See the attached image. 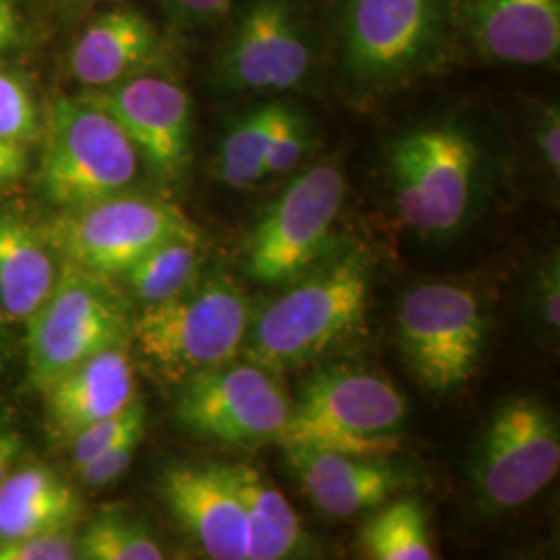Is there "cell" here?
Returning <instances> with one entry per match:
<instances>
[{
  "instance_id": "28",
  "label": "cell",
  "mask_w": 560,
  "mask_h": 560,
  "mask_svg": "<svg viewBox=\"0 0 560 560\" xmlns=\"http://www.w3.org/2000/svg\"><path fill=\"white\" fill-rule=\"evenodd\" d=\"M143 428H145V409L140 400L136 399L117 416L96 421L90 428L81 430L80 434L69 442L75 471L85 463L96 459L104 451L119 444L120 441L133 434H143Z\"/></svg>"
},
{
  "instance_id": "33",
  "label": "cell",
  "mask_w": 560,
  "mask_h": 560,
  "mask_svg": "<svg viewBox=\"0 0 560 560\" xmlns=\"http://www.w3.org/2000/svg\"><path fill=\"white\" fill-rule=\"evenodd\" d=\"M141 439H143V434H133V436L120 441L119 444H115L113 448L104 451L96 459L85 463L81 469H78L81 483L85 488L98 490V488H106L108 483L119 480L136 457Z\"/></svg>"
},
{
  "instance_id": "11",
  "label": "cell",
  "mask_w": 560,
  "mask_h": 560,
  "mask_svg": "<svg viewBox=\"0 0 560 560\" xmlns=\"http://www.w3.org/2000/svg\"><path fill=\"white\" fill-rule=\"evenodd\" d=\"M108 280L60 264L52 293L27 322V376L36 388L125 339V305Z\"/></svg>"
},
{
  "instance_id": "20",
  "label": "cell",
  "mask_w": 560,
  "mask_h": 560,
  "mask_svg": "<svg viewBox=\"0 0 560 560\" xmlns=\"http://www.w3.org/2000/svg\"><path fill=\"white\" fill-rule=\"evenodd\" d=\"M80 515L75 488L42 463L15 465L0 483V544L73 527Z\"/></svg>"
},
{
  "instance_id": "36",
  "label": "cell",
  "mask_w": 560,
  "mask_h": 560,
  "mask_svg": "<svg viewBox=\"0 0 560 560\" xmlns=\"http://www.w3.org/2000/svg\"><path fill=\"white\" fill-rule=\"evenodd\" d=\"M27 171V141L0 138V189Z\"/></svg>"
},
{
  "instance_id": "7",
  "label": "cell",
  "mask_w": 560,
  "mask_h": 560,
  "mask_svg": "<svg viewBox=\"0 0 560 560\" xmlns=\"http://www.w3.org/2000/svg\"><path fill=\"white\" fill-rule=\"evenodd\" d=\"M38 187L59 210L131 191L140 177L136 145L117 120L85 98H57L48 108Z\"/></svg>"
},
{
  "instance_id": "35",
  "label": "cell",
  "mask_w": 560,
  "mask_h": 560,
  "mask_svg": "<svg viewBox=\"0 0 560 560\" xmlns=\"http://www.w3.org/2000/svg\"><path fill=\"white\" fill-rule=\"evenodd\" d=\"M532 301L538 310V316L550 332L560 328V264L559 254L541 261L532 284Z\"/></svg>"
},
{
  "instance_id": "26",
  "label": "cell",
  "mask_w": 560,
  "mask_h": 560,
  "mask_svg": "<svg viewBox=\"0 0 560 560\" xmlns=\"http://www.w3.org/2000/svg\"><path fill=\"white\" fill-rule=\"evenodd\" d=\"M80 559L85 560H161L164 550L140 520L120 509L102 511L78 536Z\"/></svg>"
},
{
  "instance_id": "31",
  "label": "cell",
  "mask_w": 560,
  "mask_h": 560,
  "mask_svg": "<svg viewBox=\"0 0 560 560\" xmlns=\"http://www.w3.org/2000/svg\"><path fill=\"white\" fill-rule=\"evenodd\" d=\"M80 559L78 534L73 527H60L0 544V560H75Z\"/></svg>"
},
{
  "instance_id": "4",
  "label": "cell",
  "mask_w": 560,
  "mask_h": 560,
  "mask_svg": "<svg viewBox=\"0 0 560 560\" xmlns=\"http://www.w3.org/2000/svg\"><path fill=\"white\" fill-rule=\"evenodd\" d=\"M370 289L372 268L363 252L349 249L322 261L254 312L241 355L270 372L320 360L358 332Z\"/></svg>"
},
{
  "instance_id": "23",
  "label": "cell",
  "mask_w": 560,
  "mask_h": 560,
  "mask_svg": "<svg viewBox=\"0 0 560 560\" xmlns=\"http://www.w3.org/2000/svg\"><path fill=\"white\" fill-rule=\"evenodd\" d=\"M287 98H264L226 125L212 162V171L222 185L254 189L264 183V159Z\"/></svg>"
},
{
  "instance_id": "8",
  "label": "cell",
  "mask_w": 560,
  "mask_h": 560,
  "mask_svg": "<svg viewBox=\"0 0 560 560\" xmlns=\"http://www.w3.org/2000/svg\"><path fill=\"white\" fill-rule=\"evenodd\" d=\"M42 233L62 261L104 279L122 277L164 241L203 240L179 206L136 191L60 210Z\"/></svg>"
},
{
  "instance_id": "1",
  "label": "cell",
  "mask_w": 560,
  "mask_h": 560,
  "mask_svg": "<svg viewBox=\"0 0 560 560\" xmlns=\"http://www.w3.org/2000/svg\"><path fill=\"white\" fill-rule=\"evenodd\" d=\"M453 0H326L328 78L355 101L402 90L457 57Z\"/></svg>"
},
{
  "instance_id": "37",
  "label": "cell",
  "mask_w": 560,
  "mask_h": 560,
  "mask_svg": "<svg viewBox=\"0 0 560 560\" xmlns=\"http://www.w3.org/2000/svg\"><path fill=\"white\" fill-rule=\"evenodd\" d=\"M23 453V436L13 421L0 418V483L7 474L20 463Z\"/></svg>"
},
{
  "instance_id": "25",
  "label": "cell",
  "mask_w": 560,
  "mask_h": 560,
  "mask_svg": "<svg viewBox=\"0 0 560 560\" xmlns=\"http://www.w3.org/2000/svg\"><path fill=\"white\" fill-rule=\"evenodd\" d=\"M201 241H164L136 261L122 277L143 303H159L180 293L200 277Z\"/></svg>"
},
{
  "instance_id": "39",
  "label": "cell",
  "mask_w": 560,
  "mask_h": 560,
  "mask_svg": "<svg viewBox=\"0 0 560 560\" xmlns=\"http://www.w3.org/2000/svg\"><path fill=\"white\" fill-rule=\"evenodd\" d=\"M62 4H67V7H78V9H83V7H92V4H98L102 0H60Z\"/></svg>"
},
{
  "instance_id": "27",
  "label": "cell",
  "mask_w": 560,
  "mask_h": 560,
  "mask_svg": "<svg viewBox=\"0 0 560 560\" xmlns=\"http://www.w3.org/2000/svg\"><path fill=\"white\" fill-rule=\"evenodd\" d=\"M316 145V131L310 115L298 102L287 98L277 131L264 159V180L291 177L303 168Z\"/></svg>"
},
{
  "instance_id": "9",
  "label": "cell",
  "mask_w": 560,
  "mask_h": 560,
  "mask_svg": "<svg viewBox=\"0 0 560 560\" xmlns=\"http://www.w3.org/2000/svg\"><path fill=\"white\" fill-rule=\"evenodd\" d=\"M345 194L347 179L339 162H316L293 173L247 235L245 275L277 287L314 268L339 221Z\"/></svg>"
},
{
  "instance_id": "3",
  "label": "cell",
  "mask_w": 560,
  "mask_h": 560,
  "mask_svg": "<svg viewBox=\"0 0 560 560\" xmlns=\"http://www.w3.org/2000/svg\"><path fill=\"white\" fill-rule=\"evenodd\" d=\"M382 164L400 221L434 237L465 224L486 177L483 145L459 113L400 129L386 141Z\"/></svg>"
},
{
  "instance_id": "15",
  "label": "cell",
  "mask_w": 560,
  "mask_h": 560,
  "mask_svg": "<svg viewBox=\"0 0 560 560\" xmlns=\"http://www.w3.org/2000/svg\"><path fill=\"white\" fill-rule=\"evenodd\" d=\"M457 57L540 69L560 59V0H453Z\"/></svg>"
},
{
  "instance_id": "24",
  "label": "cell",
  "mask_w": 560,
  "mask_h": 560,
  "mask_svg": "<svg viewBox=\"0 0 560 560\" xmlns=\"http://www.w3.org/2000/svg\"><path fill=\"white\" fill-rule=\"evenodd\" d=\"M361 527V548L374 560H430L434 548L430 541L423 506L413 497L384 502Z\"/></svg>"
},
{
  "instance_id": "29",
  "label": "cell",
  "mask_w": 560,
  "mask_h": 560,
  "mask_svg": "<svg viewBox=\"0 0 560 560\" xmlns=\"http://www.w3.org/2000/svg\"><path fill=\"white\" fill-rule=\"evenodd\" d=\"M38 133L40 119L32 92L18 75L0 71V138L30 141Z\"/></svg>"
},
{
  "instance_id": "21",
  "label": "cell",
  "mask_w": 560,
  "mask_h": 560,
  "mask_svg": "<svg viewBox=\"0 0 560 560\" xmlns=\"http://www.w3.org/2000/svg\"><path fill=\"white\" fill-rule=\"evenodd\" d=\"M59 277L42 229L0 214V305L7 322L27 324L48 300Z\"/></svg>"
},
{
  "instance_id": "13",
  "label": "cell",
  "mask_w": 560,
  "mask_h": 560,
  "mask_svg": "<svg viewBox=\"0 0 560 560\" xmlns=\"http://www.w3.org/2000/svg\"><path fill=\"white\" fill-rule=\"evenodd\" d=\"M175 413L200 439L252 451L279 442L291 400L275 372L235 360L185 382Z\"/></svg>"
},
{
  "instance_id": "12",
  "label": "cell",
  "mask_w": 560,
  "mask_h": 560,
  "mask_svg": "<svg viewBox=\"0 0 560 560\" xmlns=\"http://www.w3.org/2000/svg\"><path fill=\"white\" fill-rule=\"evenodd\" d=\"M488 320L474 289L425 282L407 291L397 312L402 358L432 393H453L478 368Z\"/></svg>"
},
{
  "instance_id": "16",
  "label": "cell",
  "mask_w": 560,
  "mask_h": 560,
  "mask_svg": "<svg viewBox=\"0 0 560 560\" xmlns=\"http://www.w3.org/2000/svg\"><path fill=\"white\" fill-rule=\"evenodd\" d=\"M162 499L208 559L247 560V523L226 463H183L164 471Z\"/></svg>"
},
{
  "instance_id": "10",
  "label": "cell",
  "mask_w": 560,
  "mask_h": 560,
  "mask_svg": "<svg viewBox=\"0 0 560 560\" xmlns=\"http://www.w3.org/2000/svg\"><path fill=\"white\" fill-rule=\"evenodd\" d=\"M557 413L536 397H513L488 418L471 460L476 499L488 513H504L536 499L557 478Z\"/></svg>"
},
{
  "instance_id": "22",
  "label": "cell",
  "mask_w": 560,
  "mask_h": 560,
  "mask_svg": "<svg viewBox=\"0 0 560 560\" xmlns=\"http://www.w3.org/2000/svg\"><path fill=\"white\" fill-rule=\"evenodd\" d=\"M240 494L247 523V560H284L301 557L305 532L300 515L277 486L245 463H226Z\"/></svg>"
},
{
  "instance_id": "5",
  "label": "cell",
  "mask_w": 560,
  "mask_h": 560,
  "mask_svg": "<svg viewBox=\"0 0 560 560\" xmlns=\"http://www.w3.org/2000/svg\"><path fill=\"white\" fill-rule=\"evenodd\" d=\"M254 318L249 295L224 272L143 305L131 326L140 360L164 382L185 384L237 360Z\"/></svg>"
},
{
  "instance_id": "14",
  "label": "cell",
  "mask_w": 560,
  "mask_h": 560,
  "mask_svg": "<svg viewBox=\"0 0 560 560\" xmlns=\"http://www.w3.org/2000/svg\"><path fill=\"white\" fill-rule=\"evenodd\" d=\"M81 98L117 120L156 179L168 185L187 179L194 159V102L171 73H143L83 90Z\"/></svg>"
},
{
  "instance_id": "2",
  "label": "cell",
  "mask_w": 560,
  "mask_h": 560,
  "mask_svg": "<svg viewBox=\"0 0 560 560\" xmlns=\"http://www.w3.org/2000/svg\"><path fill=\"white\" fill-rule=\"evenodd\" d=\"M208 85L233 98H280L328 78L326 0H233Z\"/></svg>"
},
{
  "instance_id": "18",
  "label": "cell",
  "mask_w": 560,
  "mask_h": 560,
  "mask_svg": "<svg viewBox=\"0 0 560 560\" xmlns=\"http://www.w3.org/2000/svg\"><path fill=\"white\" fill-rule=\"evenodd\" d=\"M289 467L310 502L332 520L374 511L407 486L409 476L386 457H358L318 448H284Z\"/></svg>"
},
{
  "instance_id": "34",
  "label": "cell",
  "mask_w": 560,
  "mask_h": 560,
  "mask_svg": "<svg viewBox=\"0 0 560 560\" xmlns=\"http://www.w3.org/2000/svg\"><path fill=\"white\" fill-rule=\"evenodd\" d=\"M34 34L23 0H0V62L23 55L32 46Z\"/></svg>"
},
{
  "instance_id": "32",
  "label": "cell",
  "mask_w": 560,
  "mask_h": 560,
  "mask_svg": "<svg viewBox=\"0 0 560 560\" xmlns=\"http://www.w3.org/2000/svg\"><path fill=\"white\" fill-rule=\"evenodd\" d=\"M233 0H162L171 25L183 34L217 30Z\"/></svg>"
},
{
  "instance_id": "19",
  "label": "cell",
  "mask_w": 560,
  "mask_h": 560,
  "mask_svg": "<svg viewBox=\"0 0 560 560\" xmlns=\"http://www.w3.org/2000/svg\"><path fill=\"white\" fill-rule=\"evenodd\" d=\"M50 436L71 442L81 430L127 409L136 400V376L127 351L113 345L81 361L44 388Z\"/></svg>"
},
{
  "instance_id": "6",
  "label": "cell",
  "mask_w": 560,
  "mask_h": 560,
  "mask_svg": "<svg viewBox=\"0 0 560 560\" xmlns=\"http://www.w3.org/2000/svg\"><path fill=\"white\" fill-rule=\"evenodd\" d=\"M405 421L407 400L393 382L363 370L330 368L303 384L279 444L388 457L402 444Z\"/></svg>"
},
{
  "instance_id": "17",
  "label": "cell",
  "mask_w": 560,
  "mask_h": 560,
  "mask_svg": "<svg viewBox=\"0 0 560 560\" xmlns=\"http://www.w3.org/2000/svg\"><path fill=\"white\" fill-rule=\"evenodd\" d=\"M168 65L161 32L133 7L102 11L69 52V73L83 90H101L143 73H168Z\"/></svg>"
},
{
  "instance_id": "30",
  "label": "cell",
  "mask_w": 560,
  "mask_h": 560,
  "mask_svg": "<svg viewBox=\"0 0 560 560\" xmlns=\"http://www.w3.org/2000/svg\"><path fill=\"white\" fill-rule=\"evenodd\" d=\"M527 133L532 150L536 152L541 168L555 183L560 177V108L559 102H532Z\"/></svg>"
},
{
  "instance_id": "38",
  "label": "cell",
  "mask_w": 560,
  "mask_h": 560,
  "mask_svg": "<svg viewBox=\"0 0 560 560\" xmlns=\"http://www.w3.org/2000/svg\"><path fill=\"white\" fill-rule=\"evenodd\" d=\"M4 358H7V318L0 305V372L4 368Z\"/></svg>"
}]
</instances>
